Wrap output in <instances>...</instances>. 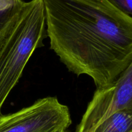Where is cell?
Segmentation results:
<instances>
[{
  "mask_svg": "<svg viewBox=\"0 0 132 132\" xmlns=\"http://www.w3.org/2000/svg\"><path fill=\"white\" fill-rule=\"evenodd\" d=\"M125 109H132V59L114 83L97 89L76 132H93L108 116Z\"/></svg>",
  "mask_w": 132,
  "mask_h": 132,
  "instance_id": "277c9868",
  "label": "cell"
},
{
  "mask_svg": "<svg viewBox=\"0 0 132 132\" xmlns=\"http://www.w3.org/2000/svg\"><path fill=\"white\" fill-rule=\"evenodd\" d=\"M47 37L43 0L24 1L0 32V114L35 50Z\"/></svg>",
  "mask_w": 132,
  "mask_h": 132,
  "instance_id": "7a4b0ae2",
  "label": "cell"
},
{
  "mask_svg": "<svg viewBox=\"0 0 132 132\" xmlns=\"http://www.w3.org/2000/svg\"><path fill=\"white\" fill-rule=\"evenodd\" d=\"M23 0H0V32L23 6Z\"/></svg>",
  "mask_w": 132,
  "mask_h": 132,
  "instance_id": "8992f818",
  "label": "cell"
},
{
  "mask_svg": "<svg viewBox=\"0 0 132 132\" xmlns=\"http://www.w3.org/2000/svg\"><path fill=\"white\" fill-rule=\"evenodd\" d=\"M50 48L97 89L114 83L132 59V17L108 0H43Z\"/></svg>",
  "mask_w": 132,
  "mask_h": 132,
  "instance_id": "6da1fadb",
  "label": "cell"
},
{
  "mask_svg": "<svg viewBox=\"0 0 132 132\" xmlns=\"http://www.w3.org/2000/svg\"><path fill=\"white\" fill-rule=\"evenodd\" d=\"M93 132H132V109L114 112L99 124Z\"/></svg>",
  "mask_w": 132,
  "mask_h": 132,
  "instance_id": "5b68a950",
  "label": "cell"
},
{
  "mask_svg": "<svg viewBox=\"0 0 132 132\" xmlns=\"http://www.w3.org/2000/svg\"><path fill=\"white\" fill-rule=\"evenodd\" d=\"M67 130H59L57 131H55V132H66Z\"/></svg>",
  "mask_w": 132,
  "mask_h": 132,
  "instance_id": "ba28073f",
  "label": "cell"
},
{
  "mask_svg": "<svg viewBox=\"0 0 132 132\" xmlns=\"http://www.w3.org/2000/svg\"><path fill=\"white\" fill-rule=\"evenodd\" d=\"M120 11L132 17V0H108Z\"/></svg>",
  "mask_w": 132,
  "mask_h": 132,
  "instance_id": "52a82bcc",
  "label": "cell"
},
{
  "mask_svg": "<svg viewBox=\"0 0 132 132\" xmlns=\"http://www.w3.org/2000/svg\"><path fill=\"white\" fill-rule=\"evenodd\" d=\"M72 124L68 106L55 97L39 99L12 113L0 114V132H55Z\"/></svg>",
  "mask_w": 132,
  "mask_h": 132,
  "instance_id": "3957f363",
  "label": "cell"
}]
</instances>
